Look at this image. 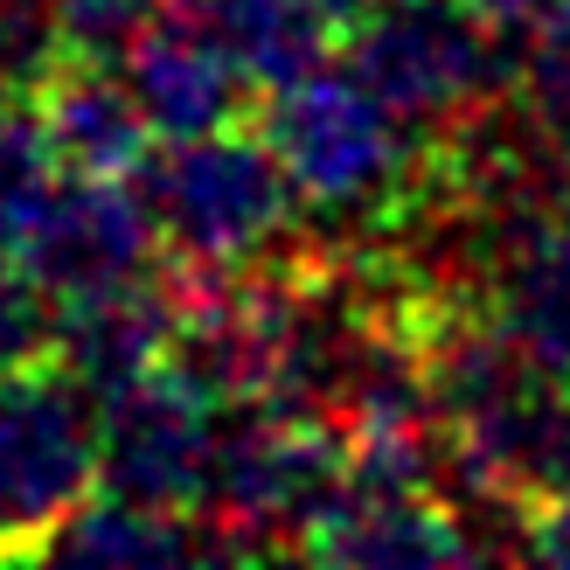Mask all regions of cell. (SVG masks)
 <instances>
[{
    "mask_svg": "<svg viewBox=\"0 0 570 570\" xmlns=\"http://www.w3.org/2000/svg\"><path fill=\"white\" fill-rule=\"evenodd\" d=\"M473 8H480V21H494L501 36H529V28L550 14V0H473Z\"/></svg>",
    "mask_w": 570,
    "mask_h": 570,
    "instance_id": "cell-18",
    "label": "cell"
},
{
    "mask_svg": "<svg viewBox=\"0 0 570 570\" xmlns=\"http://www.w3.org/2000/svg\"><path fill=\"white\" fill-rule=\"evenodd\" d=\"M508 42L515 36L480 21L473 0H383L348 28V70L411 126L445 132L488 98L515 91Z\"/></svg>",
    "mask_w": 570,
    "mask_h": 570,
    "instance_id": "cell-4",
    "label": "cell"
},
{
    "mask_svg": "<svg viewBox=\"0 0 570 570\" xmlns=\"http://www.w3.org/2000/svg\"><path fill=\"white\" fill-rule=\"evenodd\" d=\"M522 550L543 557V563H570V494H557V501L535 508L529 529H522Z\"/></svg>",
    "mask_w": 570,
    "mask_h": 570,
    "instance_id": "cell-17",
    "label": "cell"
},
{
    "mask_svg": "<svg viewBox=\"0 0 570 570\" xmlns=\"http://www.w3.org/2000/svg\"><path fill=\"white\" fill-rule=\"evenodd\" d=\"M167 341H175V278L167 265L139 285H119V293H98V299H77V306H56V341H49V362L63 376L105 404V396L132 390L139 376L167 368Z\"/></svg>",
    "mask_w": 570,
    "mask_h": 570,
    "instance_id": "cell-9",
    "label": "cell"
},
{
    "mask_svg": "<svg viewBox=\"0 0 570 570\" xmlns=\"http://www.w3.org/2000/svg\"><path fill=\"white\" fill-rule=\"evenodd\" d=\"M216 411L203 390H188L175 368H154L132 390L98 404V480L105 494L139 501V508H175L195 515L209 473V439Z\"/></svg>",
    "mask_w": 570,
    "mask_h": 570,
    "instance_id": "cell-7",
    "label": "cell"
},
{
    "mask_svg": "<svg viewBox=\"0 0 570 570\" xmlns=\"http://www.w3.org/2000/svg\"><path fill=\"white\" fill-rule=\"evenodd\" d=\"M14 258L56 306L119 293V285H139L167 265L132 175H63V167L21 216Z\"/></svg>",
    "mask_w": 570,
    "mask_h": 570,
    "instance_id": "cell-6",
    "label": "cell"
},
{
    "mask_svg": "<svg viewBox=\"0 0 570 570\" xmlns=\"http://www.w3.org/2000/svg\"><path fill=\"white\" fill-rule=\"evenodd\" d=\"M36 126L63 175H132L147 160V111H139L132 83L119 63H91V56H63L36 91Z\"/></svg>",
    "mask_w": 570,
    "mask_h": 570,
    "instance_id": "cell-11",
    "label": "cell"
},
{
    "mask_svg": "<svg viewBox=\"0 0 570 570\" xmlns=\"http://www.w3.org/2000/svg\"><path fill=\"white\" fill-rule=\"evenodd\" d=\"M98 488V404L56 362L0 376V563H42Z\"/></svg>",
    "mask_w": 570,
    "mask_h": 570,
    "instance_id": "cell-5",
    "label": "cell"
},
{
    "mask_svg": "<svg viewBox=\"0 0 570 570\" xmlns=\"http://www.w3.org/2000/svg\"><path fill=\"white\" fill-rule=\"evenodd\" d=\"M515 98L535 119V132L570 160V0H550V14L522 36Z\"/></svg>",
    "mask_w": 570,
    "mask_h": 570,
    "instance_id": "cell-14",
    "label": "cell"
},
{
    "mask_svg": "<svg viewBox=\"0 0 570 570\" xmlns=\"http://www.w3.org/2000/svg\"><path fill=\"white\" fill-rule=\"evenodd\" d=\"M132 188L175 272H237L278 258L299 230V195L265 132H195L132 167Z\"/></svg>",
    "mask_w": 570,
    "mask_h": 570,
    "instance_id": "cell-2",
    "label": "cell"
},
{
    "mask_svg": "<svg viewBox=\"0 0 570 570\" xmlns=\"http://www.w3.org/2000/svg\"><path fill=\"white\" fill-rule=\"evenodd\" d=\"M203 550V522L175 508H139V501H83L77 515L49 535L42 563H188Z\"/></svg>",
    "mask_w": 570,
    "mask_h": 570,
    "instance_id": "cell-13",
    "label": "cell"
},
{
    "mask_svg": "<svg viewBox=\"0 0 570 570\" xmlns=\"http://www.w3.org/2000/svg\"><path fill=\"white\" fill-rule=\"evenodd\" d=\"M119 70L132 83L139 111H147L154 139L244 126L250 98H258V83L244 77V63L209 28V14H154V28L119 56Z\"/></svg>",
    "mask_w": 570,
    "mask_h": 570,
    "instance_id": "cell-8",
    "label": "cell"
},
{
    "mask_svg": "<svg viewBox=\"0 0 570 570\" xmlns=\"http://www.w3.org/2000/svg\"><path fill=\"white\" fill-rule=\"evenodd\" d=\"M348 439L321 417H293L272 404H223L203 473V550L209 557H278L321 522L341 488Z\"/></svg>",
    "mask_w": 570,
    "mask_h": 570,
    "instance_id": "cell-3",
    "label": "cell"
},
{
    "mask_svg": "<svg viewBox=\"0 0 570 570\" xmlns=\"http://www.w3.org/2000/svg\"><path fill=\"white\" fill-rule=\"evenodd\" d=\"M473 299L543 376H570V195L501 244Z\"/></svg>",
    "mask_w": 570,
    "mask_h": 570,
    "instance_id": "cell-10",
    "label": "cell"
},
{
    "mask_svg": "<svg viewBox=\"0 0 570 570\" xmlns=\"http://www.w3.org/2000/svg\"><path fill=\"white\" fill-rule=\"evenodd\" d=\"M265 147L278 154L285 181L299 195V216L321 230H355L376 244L390 216L417 195L432 167V132L383 105L348 63H313L293 83L265 91Z\"/></svg>",
    "mask_w": 570,
    "mask_h": 570,
    "instance_id": "cell-1",
    "label": "cell"
},
{
    "mask_svg": "<svg viewBox=\"0 0 570 570\" xmlns=\"http://www.w3.org/2000/svg\"><path fill=\"white\" fill-rule=\"evenodd\" d=\"M49 341H56V299L21 272L14 244H0V376L49 362Z\"/></svg>",
    "mask_w": 570,
    "mask_h": 570,
    "instance_id": "cell-16",
    "label": "cell"
},
{
    "mask_svg": "<svg viewBox=\"0 0 570 570\" xmlns=\"http://www.w3.org/2000/svg\"><path fill=\"white\" fill-rule=\"evenodd\" d=\"M63 56H91V63H119V56L154 28L160 0H49Z\"/></svg>",
    "mask_w": 570,
    "mask_h": 570,
    "instance_id": "cell-15",
    "label": "cell"
},
{
    "mask_svg": "<svg viewBox=\"0 0 570 570\" xmlns=\"http://www.w3.org/2000/svg\"><path fill=\"white\" fill-rule=\"evenodd\" d=\"M203 14L230 42V56L244 63V77L258 91H278L299 70L327 63L334 36H341L327 0H203Z\"/></svg>",
    "mask_w": 570,
    "mask_h": 570,
    "instance_id": "cell-12",
    "label": "cell"
},
{
    "mask_svg": "<svg viewBox=\"0 0 570 570\" xmlns=\"http://www.w3.org/2000/svg\"><path fill=\"white\" fill-rule=\"evenodd\" d=\"M181 8H203V0H181Z\"/></svg>",
    "mask_w": 570,
    "mask_h": 570,
    "instance_id": "cell-19",
    "label": "cell"
}]
</instances>
